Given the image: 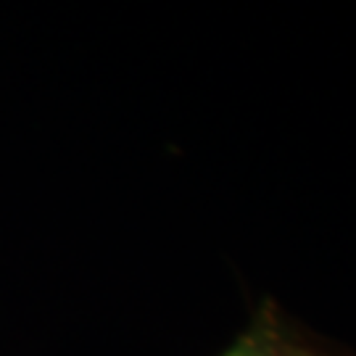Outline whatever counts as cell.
Instances as JSON below:
<instances>
[{"instance_id": "6da1fadb", "label": "cell", "mask_w": 356, "mask_h": 356, "mask_svg": "<svg viewBox=\"0 0 356 356\" xmlns=\"http://www.w3.org/2000/svg\"><path fill=\"white\" fill-rule=\"evenodd\" d=\"M222 356H354L346 348L330 346L319 335L288 317L275 298L256 306L248 327L232 341Z\"/></svg>"}]
</instances>
